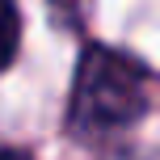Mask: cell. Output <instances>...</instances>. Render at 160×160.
<instances>
[{
	"instance_id": "7a4b0ae2",
	"label": "cell",
	"mask_w": 160,
	"mask_h": 160,
	"mask_svg": "<svg viewBox=\"0 0 160 160\" xmlns=\"http://www.w3.org/2000/svg\"><path fill=\"white\" fill-rule=\"evenodd\" d=\"M17 42H21V17H17L13 0H0V72L13 63Z\"/></svg>"
},
{
	"instance_id": "3957f363",
	"label": "cell",
	"mask_w": 160,
	"mask_h": 160,
	"mask_svg": "<svg viewBox=\"0 0 160 160\" xmlns=\"http://www.w3.org/2000/svg\"><path fill=\"white\" fill-rule=\"evenodd\" d=\"M0 160H30V156L17 152V148H0Z\"/></svg>"
},
{
	"instance_id": "6da1fadb",
	"label": "cell",
	"mask_w": 160,
	"mask_h": 160,
	"mask_svg": "<svg viewBox=\"0 0 160 160\" xmlns=\"http://www.w3.org/2000/svg\"><path fill=\"white\" fill-rule=\"evenodd\" d=\"M148 88H152V72L143 63L110 47H88L76 68L68 122L76 135H101V131L131 127L148 110Z\"/></svg>"
}]
</instances>
